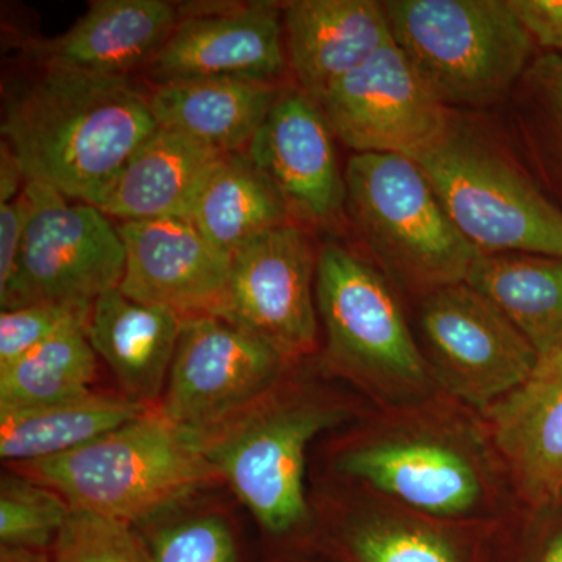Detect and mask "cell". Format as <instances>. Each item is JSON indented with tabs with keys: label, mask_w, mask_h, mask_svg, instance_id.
Segmentation results:
<instances>
[{
	"label": "cell",
	"mask_w": 562,
	"mask_h": 562,
	"mask_svg": "<svg viewBox=\"0 0 562 562\" xmlns=\"http://www.w3.org/2000/svg\"><path fill=\"white\" fill-rule=\"evenodd\" d=\"M333 469L362 490L450 522L490 527L519 506L482 416L443 392L375 406L341 443Z\"/></svg>",
	"instance_id": "1"
},
{
	"label": "cell",
	"mask_w": 562,
	"mask_h": 562,
	"mask_svg": "<svg viewBox=\"0 0 562 562\" xmlns=\"http://www.w3.org/2000/svg\"><path fill=\"white\" fill-rule=\"evenodd\" d=\"M0 128L27 181L98 209L158 122L131 77L41 66L9 95Z\"/></svg>",
	"instance_id": "2"
},
{
	"label": "cell",
	"mask_w": 562,
	"mask_h": 562,
	"mask_svg": "<svg viewBox=\"0 0 562 562\" xmlns=\"http://www.w3.org/2000/svg\"><path fill=\"white\" fill-rule=\"evenodd\" d=\"M13 468L60 494L70 509L128 525L168 512L220 479L205 436L151 409L74 452Z\"/></svg>",
	"instance_id": "3"
},
{
	"label": "cell",
	"mask_w": 562,
	"mask_h": 562,
	"mask_svg": "<svg viewBox=\"0 0 562 562\" xmlns=\"http://www.w3.org/2000/svg\"><path fill=\"white\" fill-rule=\"evenodd\" d=\"M316 305L325 361L373 406L439 394L420 342L386 273L338 243L317 251Z\"/></svg>",
	"instance_id": "4"
},
{
	"label": "cell",
	"mask_w": 562,
	"mask_h": 562,
	"mask_svg": "<svg viewBox=\"0 0 562 562\" xmlns=\"http://www.w3.org/2000/svg\"><path fill=\"white\" fill-rule=\"evenodd\" d=\"M412 158L480 254L562 258V211L482 128L452 111L441 135Z\"/></svg>",
	"instance_id": "5"
},
{
	"label": "cell",
	"mask_w": 562,
	"mask_h": 562,
	"mask_svg": "<svg viewBox=\"0 0 562 562\" xmlns=\"http://www.w3.org/2000/svg\"><path fill=\"white\" fill-rule=\"evenodd\" d=\"M391 35L447 106L484 109L512 94L535 41L513 0H387Z\"/></svg>",
	"instance_id": "6"
},
{
	"label": "cell",
	"mask_w": 562,
	"mask_h": 562,
	"mask_svg": "<svg viewBox=\"0 0 562 562\" xmlns=\"http://www.w3.org/2000/svg\"><path fill=\"white\" fill-rule=\"evenodd\" d=\"M344 179L347 216L387 279L417 297L468 279L480 251L413 158L355 154Z\"/></svg>",
	"instance_id": "7"
},
{
	"label": "cell",
	"mask_w": 562,
	"mask_h": 562,
	"mask_svg": "<svg viewBox=\"0 0 562 562\" xmlns=\"http://www.w3.org/2000/svg\"><path fill=\"white\" fill-rule=\"evenodd\" d=\"M360 416L347 403L314 392L273 391L227 431L206 436V454L255 519L273 535L310 520L306 453L322 432Z\"/></svg>",
	"instance_id": "8"
},
{
	"label": "cell",
	"mask_w": 562,
	"mask_h": 562,
	"mask_svg": "<svg viewBox=\"0 0 562 562\" xmlns=\"http://www.w3.org/2000/svg\"><path fill=\"white\" fill-rule=\"evenodd\" d=\"M31 205L16 273L0 294L3 310L36 302L94 305L120 288L125 246L106 214L88 203L68 202L47 184L27 181Z\"/></svg>",
	"instance_id": "9"
},
{
	"label": "cell",
	"mask_w": 562,
	"mask_h": 562,
	"mask_svg": "<svg viewBox=\"0 0 562 562\" xmlns=\"http://www.w3.org/2000/svg\"><path fill=\"white\" fill-rule=\"evenodd\" d=\"M417 324L439 391L476 413L527 382L539 362L522 333L465 281L420 297Z\"/></svg>",
	"instance_id": "10"
},
{
	"label": "cell",
	"mask_w": 562,
	"mask_h": 562,
	"mask_svg": "<svg viewBox=\"0 0 562 562\" xmlns=\"http://www.w3.org/2000/svg\"><path fill=\"white\" fill-rule=\"evenodd\" d=\"M290 364L268 342L222 317L184 319L158 412L206 438L265 401Z\"/></svg>",
	"instance_id": "11"
},
{
	"label": "cell",
	"mask_w": 562,
	"mask_h": 562,
	"mask_svg": "<svg viewBox=\"0 0 562 562\" xmlns=\"http://www.w3.org/2000/svg\"><path fill=\"white\" fill-rule=\"evenodd\" d=\"M317 254L306 227L290 222L233 255L217 317L257 336L288 361L317 349Z\"/></svg>",
	"instance_id": "12"
},
{
	"label": "cell",
	"mask_w": 562,
	"mask_h": 562,
	"mask_svg": "<svg viewBox=\"0 0 562 562\" xmlns=\"http://www.w3.org/2000/svg\"><path fill=\"white\" fill-rule=\"evenodd\" d=\"M336 138L355 154L412 158L441 135L447 109L391 40L319 102Z\"/></svg>",
	"instance_id": "13"
},
{
	"label": "cell",
	"mask_w": 562,
	"mask_h": 562,
	"mask_svg": "<svg viewBox=\"0 0 562 562\" xmlns=\"http://www.w3.org/2000/svg\"><path fill=\"white\" fill-rule=\"evenodd\" d=\"M290 69L283 3H192L147 70L155 83L187 79H249L279 83Z\"/></svg>",
	"instance_id": "14"
},
{
	"label": "cell",
	"mask_w": 562,
	"mask_h": 562,
	"mask_svg": "<svg viewBox=\"0 0 562 562\" xmlns=\"http://www.w3.org/2000/svg\"><path fill=\"white\" fill-rule=\"evenodd\" d=\"M319 103L297 87L281 88L246 151L279 191L292 221L333 228L346 216V179Z\"/></svg>",
	"instance_id": "15"
},
{
	"label": "cell",
	"mask_w": 562,
	"mask_h": 562,
	"mask_svg": "<svg viewBox=\"0 0 562 562\" xmlns=\"http://www.w3.org/2000/svg\"><path fill=\"white\" fill-rule=\"evenodd\" d=\"M125 272L120 290L133 301L162 306L183 319L220 313L233 257L183 217L121 222Z\"/></svg>",
	"instance_id": "16"
},
{
	"label": "cell",
	"mask_w": 562,
	"mask_h": 562,
	"mask_svg": "<svg viewBox=\"0 0 562 562\" xmlns=\"http://www.w3.org/2000/svg\"><path fill=\"white\" fill-rule=\"evenodd\" d=\"M508 471L517 502L531 513L562 505V350L539 358L530 379L480 413Z\"/></svg>",
	"instance_id": "17"
},
{
	"label": "cell",
	"mask_w": 562,
	"mask_h": 562,
	"mask_svg": "<svg viewBox=\"0 0 562 562\" xmlns=\"http://www.w3.org/2000/svg\"><path fill=\"white\" fill-rule=\"evenodd\" d=\"M288 65L317 103L392 40L383 2L291 0L283 3Z\"/></svg>",
	"instance_id": "18"
},
{
	"label": "cell",
	"mask_w": 562,
	"mask_h": 562,
	"mask_svg": "<svg viewBox=\"0 0 562 562\" xmlns=\"http://www.w3.org/2000/svg\"><path fill=\"white\" fill-rule=\"evenodd\" d=\"M179 20L168 0H94L69 31L31 41L25 54L40 66L131 77L154 61Z\"/></svg>",
	"instance_id": "19"
},
{
	"label": "cell",
	"mask_w": 562,
	"mask_h": 562,
	"mask_svg": "<svg viewBox=\"0 0 562 562\" xmlns=\"http://www.w3.org/2000/svg\"><path fill=\"white\" fill-rule=\"evenodd\" d=\"M183 322L171 310L133 301L116 288L92 305L87 333L125 395L150 406L161 401Z\"/></svg>",
	"instance_id": "20"
},
{
	"label": "cell",
	"mask_w": 562,
	"mask_h": 562,
	"mask_svg": "<svg viewBox=\"0 0 562 562\" xmlns=\"http://www.w3.org/2000/svg\"><path fill=\"white\" fill-rule=\"evenodd\" d=\"M224 151L160 127L133 151L98 209L121 222L183 217Z\"/></svg>",
	"instance_id": "21"
},
{
	"label": "cell",
	"mask_w": 562,
	"mask_h": 562,
	"mask_svg": "<svg viewBox=\"0 0 562 562\" xmlns=\"http://www.w3.org/2000/svg\"><path fill=\"white\" fill-rule=\"evenodd\" d=\"M280 91L269 81L213 77L157 83L149 98L160 127L228 154L247 149Z\"/></svg>",
	"instance_id": "22"
},
{
	"label": "cell",
	"mask_w": 562,
	"mask_h": 562,
	"mask_svg": "<svg viewBox=\"0 0 562 562\" xmlns=\"http://www.w3.org/2000/svg\"><path fill=\"white\" fill-rule=\"evenodd\" d=\"M341 522L344 549L353 562H471L469 538L484 525L436 519L362 490Z\"/></svg>",
	"instance_id": "23"
},
{
	"label": "cell",
	"mask_w": 562,
	"mask_h": 562,
	"mask_svg": "<svg viewBox=\"0 0 562 562\" xmlns=\"http://www.w3.org/2000/svg\"><path fill=\"white\" fill-rule=\"evenodd\" d=\"M187 220L231 257L262 233L294 222L279 191L246 151H228L214 161Z\"/></svg>",
	"instance_id": "24"
},
{
	"label": "cell",
	"mask_w": 562,
	"mask_h": 562,
	"mask_svg": "<svg viewBox=\"0 0 562 562\" xmlns=\"http://www.w3.org/2000/svg\"><path fill=\"white\" fill-rule=\"evenodd\" d=\"M465 283L508 317L539 358L562 350V258L480 254Z\"/></svg>",
	"instance_id": "25"
},
{
	"label": "cell",
	"mask_w": 562,
	"mask_h": 562,
	"mask_svg": "<svg viewBox=\"0 0 562 562\" xmlns=\"http://www.w3.org/2000/svg\"><path fill=\"white\" fill-rule=\"evenodd\" d=\"M150 412L127 395L90 394L40 408L0 412V457L11 465L74 452Z\"/></svg>",
	"instance_id": "26"
},
{
	"label": "cell",
	"mask_w": 562,
	"mask_h": 562,
	"mask_svg": "<svg viewBox=\"0 0 562 562\" xmlns=\"http://www.w3.org/2000/svg\"><path fill=\"white\" fill-rule=\"evenodd\" d=\"M87 325H74L0 368V412L40 408L90 394L98 355Z\"/></svg>",
	"instance_id": "27"
},
{
	"label": "cell",
	"mask_w": 562,
	"mask_h": 562,
	"mask_svg": "<svg viewBox=\"0 0 562 562\" xmlns=\"http://www.w3.org/2000/svg\"><path fill=\"white\" fill-rule=\"evenodd\" d=\"M516 116L536 161L562 195V57L532 60L516 90Z\"/></svg>",
	"instance_id": "28"
},
{
	"label": "cell",
	"mask_w": 562,
	"mask_h": 562,
	"mask_svg": "<svg viewBox=\"0 0 562 562\" xmlns=\"http://www.w3.org/2000/svg\"><path fill=\"white\" fill-rule=\"evenodd\" d=\"M70 506L60 494L24 473H9L0 483L2 546L41 550L55 542Z\"/></svg>",
	"instance_id": "29"
},
{
	"label": "cell",
	"mask_w": 562,
	"mask_h": 562,
	"mask_svg": "<svg viewBox=\"0 0 562 562\" xmlns=\"http://www.w3.org/2000/svg\"><path fill=\"white\" fill-rule=\"evenodd\" d=\"M55 562H151L132 525L70 509L55 539Z\"/></svg>",
	"instance_id": "30"
},
{
	"label": "cell",
	"mask_w": 562,
	"mask_h": 562,
	"mask_svg": "<svg viewBox=\"0 0 562 562\" xmlns=\"http://www.w3.org/2000/svg\"><path fill=\"white\" fill-rule=\"evenodd\" d=\"M92 306L74 303L36 302L0 314V368L16 361L55 335L87 325Z\"/></svg>",
	"instance_id": "31"
},
{
	"label": "cell",
	"mask_w": 562,
	"mask_h": 562,
	"mask_svg": "<svg viewBox=\"0 0 562 562\" xmlns=\"http://www.w3.org/2000/svg\"><path fill=\"white\" fill-rule=\"evenodd\" d=\"M149 554L151 562H238L231 528L216 516L161 528L151 539Z\"/></svg>",
	"instance_id": "32"
},
{
	"label": "cell",
	"mask_w": 562,
	"mask_h": 562,
	"mask_svg": "<svg viewBox=\"0 0 562 562\" xmlns=\"http://www.w3.org/2000/svg\"><path fill=\"white\" fill-rule=\"evenodd\" d=\"M29 213L31 205L24 191L13 201L0 203V294L9 290L16 273Z\"/></svg>",
	"instance_id": "33"
},
{
	"label": "cell",
	"mask_w": 562,
	"mask_h": 562,
	"mask_svg": "<svg viewBox=\"0 0 562 562\" xmlns=\"http://www.w3.org/2000/svg\"><path fill=\"white\" fill-rule=\"evenodd\" d=\"M535 44L562 57V0H513Z\"/></svg>",
	"instance_id": "34"
},
{
	"label": "cell",
	"mask_w": 562,
	"mask_h": 562,
	"mask_svg": "<svg viewBox=\"0 0 562 562\" xmlns=\"http://www.w3.org/2000/svg\"><path fill=\"white\" fill-rule=\"evenodd\" d=\"M25 179L24 172L16 155L10 149L9 144L2 140L0 146V203H7L16 199L24 191Z\"/></svg>",
	"instance_id": "35"
},
{
	"label": "cell",
	"mask_w": 562,
	"mask_h": 562,
	"mask_svg": "<svg viewBox=\"0 0 562 562\" xmlns=\"http://www.w3.org/2000/svg\"><path fill=\"white\" fill-rule=\"evenodd\" d=\"M0 562H50L41 550L27 547L2 546Z\"/></svg>",
	"instance_id": "36"
},
{
	"label": "cell",
	"mask_w": 562,
	"mask_h": 562,
	"mask_svg": "<svg viewBox=\"0 0 562 562\" xmlns=\"http://www.w3.org/2000/svg\"><path fill=\"white\" fill-rule=\"evenodd\" d=\"M541 562H562V530L558 531L547 546Z\"/></svg>",
	"instance_id": "37"
}]
</instances>
